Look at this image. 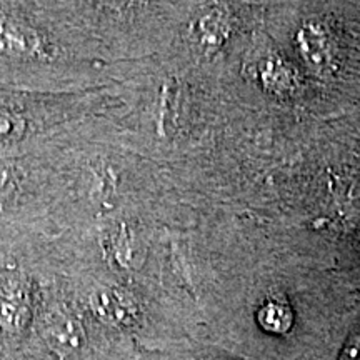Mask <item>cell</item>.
I'll list each match as a JSON object with an SVG mask.
<instances>
[{"label":"cell","instance_id":"277c9868","mask_svg":"<svg viewBox=\"0 0 360 360\" xmlns=\"http://www.w3.org/2000/svg\"><path fill=\"white\" fill-rule=\"evenodd\" d=\"M259 322L265 330L274 332V334H285L290 330L294 315L285 304L269 302L260 309Z\"/></svg>","mask_w":360,"mask_h":360},{"label":"cell","instance_id":"3957f363","mask_svg":"<svg viewBox=\"0 0 360 360\" xmlns=\"http://www.w3.org/2000/svg\"><path fill=\"white\" fill-rule=\"evenodd\" d=\"M89 304L98 321L112 327H130L139 317V305L134 297L117 287L94 292Z\"/></svg>","mask_w":360,"mask_h":360},{"label":"cell","instance_id":"7a4b0ae2","mask_svg":"<svg viewBox=\"0 0 360 360\" xmlns=\"http://www.w3.org/2000/svg\"><path fill=\"white\" fill-rule=\"evenodd\" d=\"M40 339L53 354L67 357L84 347L85 330L77 315L64 307H51L39 322Z\"/></svg>","mask_w":360,"mask_h":360},{"label":"cell","instance_id":"5b68a950","mask_svg":"<svg viewBox=\"0 0 360 360\" xmlns=\"http://www.w3.org/2000/svg\"><path fill=\"white\" fill-rule=\"evenodd\" d=\"M339 360H360V332L349 337L340 350Z\"/></svg>","mask_w":360,"mask_h":360},{"label":"cell","instance_id":"8992f818","mask_svg":"<svg viewBox=\"0 0 360 360\" xmlns=\"http://www.w3.org/2000/svg\"><path fill=\"white\" fill-rule=\"evenodd\" d=\"M215 360H222V359H215Z\"/></svg>","mask_w":360,"mask_h":360},{"label":"cell","instance_id":"6da1fadb","mask_svg":"<svg viewBox=\"0 0 360 360\" xmlns=\"http://www.w3.org/2000/svg\"><path fill=\"white\" fill-rule=\"evenodd\" d=\"M35 314L34 283L22 270L0 272V334L19 339L29 330Z\"/></svg>","mask_w":360,"mask_h":360}]
</instances>
